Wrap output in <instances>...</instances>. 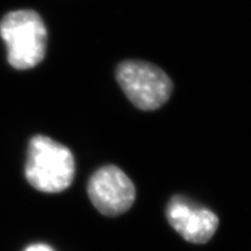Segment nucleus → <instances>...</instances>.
Masks as SVG:
<instances>
[{
    "label": "nucleus",
    "mask_w": 251,
    "mask_h": 251,
    "mask_svg": "<svg viewBox=\"0 0 251 251\" xmlns=\"http://www.w3.org/2000/svg\"><path fill=\"white\" fill-rule=\"evenodd\" d=\"M75 171L74 155L67 147L43 135L30 140L25 174L34 188L46 193L62 192L72 184Z\"/></svg>",
    "instance_id": "f257e3e1"
},
{
    "label": "nucleus",
    "mask_w": 251,
    "mask_h": 251,
    "mask_svg": "<svg viewBox=\"0 0 251 251\" xmlns=\"http://www.w3.org/2000/svg\"><path fill=\"white\" fill-rule=\"evenodd\" d=\"M0 34L7 47L9 64L27 70L40 64L47 50V28L42 18L31 9L9 12L2 18Z\"/></svg>",
    "instance_id": "f03ea898"
},
{
    "label": "nucleus",
    "mask_w": 251,
    "mask_h": 251,
    "mask_svg": "<svg viewBox=\"0 0 251 251\" xmlns=\"http://www.w3.org/2000/svg\"><path fill=\"white\" fill-rule=\"evenodd\" d=\"M115 77L127 98L142 111L162 107L174 90L171 78L161 68L148 62H122L118 65Z\"/></svg>",
    "instance_id": "7ed1b4c3"
},
{
    "label": "nucleus",
    "mask_w": 251,
    "mask_h": 251,
    "mask_svg": "<svg viewBox=\"0 0 251 251\" xmlns=\"http://www.w3.org/2000/svg\"><path fill=\"white\" fill-rule=\"evenodd\" d=\"M87 193L93 206L106 216L124 214L136 198L133 181L115 165H105L94 172L87 184Z\"/></svg>",
    "instance_id": "20e7f679"
},
{
    "label": "nucleus",
    "mask_w": 251,
    "mask_h": 251,
    "mask_svg": "<svg viewBox=\"0 0 251 251\" xmlns=\"http://www.w3.org/2000/svg\"><path fill=\"white\" fill-rule=\"evenodd\" d=\"M166 219L184 240L196 244L208 242L219 227V218L214 212L180 196L169 201Z\"/></svg>",
    "instance_id": "39448f33"
},
{
    "label": "nucleus",
    "mask_w": 251,
    "mask_h": 251,
    "mask_svg": "<svg viewBox=\"0 0 251 251\" xmlns=\"http://www.w3.org/2000/svg\"><path fill=\"white\" fill-rule=\"evenodd\" d=\"M25 251H54L49 246H46V244H33V246H29Z\"/></svg>",
    "instance_id": "423d86ee"
}]
</instances>
